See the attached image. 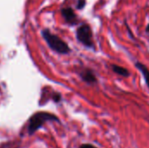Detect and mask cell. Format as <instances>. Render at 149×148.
I'll return each mask as SVG.
<instances>
[{"label": "cell", "instance_id": "cell-2", "mask_svg": "<svg viewBox=\"0 0 149 148\" xmlns=\"http://www.w3.org/2000/svg\"><path fill=\"white\" fill-rule=\"evenodd\" d=\"M48 121H56L60 123V120L58 116L53 113L47 112H38L33 114L29 120L28 124V133L32 135L36 131L40 129L45 122Z\"/></svg>", "mask_w": 149, "mask_h": 148}, {"label": "cell", "instance_id": "cell-4", "mask_svg": "<svg viewBox=\"0 0 149 148\" xmlns=\"http://www.w3.org/2000/svg\"><path fill=\"white\" fill-rule=\"evenodd\" d=\"M80 79L88 85H95L99 83L98 77L93 69L90 67H83L79 72Z\"/></svg>", "mask_w": 149, "mask_h": 148}, {"label": "cell", "instance_id": "cell-6", "mask_svg": "<svg viewBox=\"0 0 149 148\" xmlns=\"http://www.w3.org/2000/svg\"><path fill=\"white\" fill-rule=\"evenodd\" d=\"M110 68H111L112 72H114L115 74H117L118 76H120V77H123V78H126V79L129 78L131 76L130 71L127 68L123 67L121 65H116V64H111Z\"/></svg>", "mask_w": 149, "mask_h": 148}, {"label": "cell", "instance_id": "cell-10", "mask_svg": "<svg viewBox=\"0 0 149 148\" xmlns=\"http://www.w3.org/2000/svg\"><path fill=\"white\" fill-rule=\"evenodd\" d=\"M79 148H98L95 145L93 144H91V143H84V144H81Z\"/></svg>", "mask_w": 149, "mask_h": 148}, {"label": "cell", "instance_id": "cell-5", "mask_svg": "<svg viewBox=\"0 0 149 148\" xmlns=\"http://www.w3.org/2000/svg\"><path fill=\"white\" fill-rule=\"evenodd\" d=\"M61 14L67 24L71 25H75L79 23L78 16L71 7H66V8L62 9Z\"/></svg>", "mask_w": 149, "mask_h": 148}, {"label": "cell", "instance_id": "cell-7", "mask_svg": "<svg viewBox=\"0 0 149 148\" xmlns=\"http://www.w3.org/2000/svg\"><path fill=\"white\" fill-rule=\"evenodd\" d=\"M134 66L140 71V72L141 73L144 80H145V83L148 86L149 90V68L145 65L143 64L142 62H140V61H136L134 63Z\"/></svg>", "mask_w": 149, "mask_h": 148}, {"label": "cell", "instance_id": "cell-1", "mask_svg": "<svg viewBox=\"0 0 149 148\" xmlns=\"http://www.w3.org/2000/svg\"><path fill=\"white\" fill-rule=\"evenodd\" d=\"M42 36L45 42L47 43L48 46L54 51H56L58 54L66 55L69 54L72 50L67 44L66 42H65L63 39H61L58 36L52 34L50 30L45 29L42 31Z\"/></svg>", "mask_w": 149, "mask_h": 148}, {"label": "cell", "instance_id": "cell-3", "mask_svg": "<svg viewBox=\"0 0 149 148\" xmlns=\"http://www.w3.org/2000/svg\"><path fill=\"white\" fill-rule=\"evenodd\" d=\"M76 38L82 45L88 49L94 50L95 44L93 41V33L88 24H82L76 31Z\"/></svg>", "mask_w": 149, "mask_h": 148}, {"label": "cell", "instance_id": "cell-9", "mask_svg": "<svg viewBox=\"0 0 149 148\" xmlns=\"http://www.w3.org/2000/svg\"><path fill=\"white\" fill-rule=\"evenodd\" d=\"M85 5H86V0H78L76 7H77V9L81 10L85 7Z\"/></svg>", "mask_w": 149, "mask_h": 148}, {"label": "cell", "instance_id": "cell-11", "mask_svg": "<svg viewBox=\"0 0 149 148\" xmlns=\"http://www.w3.org/2000/svg\"><path fill=\"white\" fill-rule=\"evenodd\" d=\"M146 31H147L148 33H149V24L147 25V27H146Z\"/></svg>", "mask_w": 149, "mask_h": 148}, {"label": "cell", "instance_id": "cell-8", "mask_svg": "<svg viewBox=\"0 0 149 148\" xmlns=\"http://www.w3.org/2000/svg\"><path fill=\"white\" fill-rule=\"evenodd\" d=\"M52 99L55 103H60L62 101V95L59 92H54L52 96Z\"/></svg>", "mask_w": 149, "mask_h": 148}]
</instances>
